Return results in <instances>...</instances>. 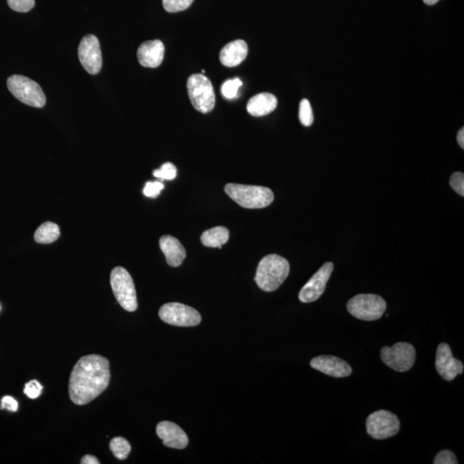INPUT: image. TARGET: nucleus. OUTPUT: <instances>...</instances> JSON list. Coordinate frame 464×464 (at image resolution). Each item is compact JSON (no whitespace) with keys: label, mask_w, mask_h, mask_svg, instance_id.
Returning a JSON list of instances; mask_svg holds the SVG:
<instances>
[{"label":"nucleus","mask_w":464,"mask_h":464,"mask_svg":"<svg viewBox=\"0 0 464 464\" xmlns=\"http://www.w3.org/2000/svg\"><path fill=\"white\" fill-rule=\"evenodd\" d=\"M110 380L106 358L97 354L84 356L77 362L70 378V398L77 405L89 403L108 388Z\"/></svg>","instance_id":"nucleus-1"},{"label":"nucleus","mask_w":464,"mask_h":464,"mask_svg":"<svg viewBox=\"0 0 464 464\" xmlns=\"http://www.w3.org/2000/svg\"><path fill=\"white\" fill-rule=\"evenodd\" d=\"M290 273V264L287 259L276 254L269 255L260 262L255 281L260 289L274 291L287 280Z\"/></svg>","instance_id":"nucleus-2"},{"label":"nucleus","mask_w":464,"mask_h":464,"mask_svg":"<svg viewBox=\"0 0 464 464\" xmlns=\"http://www.w3.org/2000/svg\"><path fill=\"white\" fill-rule=\"evenodd\" d=\"M224 191L231 199L244 209H264L274 200L273 191L261 186L228 184Z\"/></svg>","instance_id":"nucleus-3"},{"label":"nucleus","mask_w":464,"mask_h":464,"mask_svg":"<svg viewBox=\"0 0 464 464\" xmlns=\"http://www.w3.org/2000/svg\"><path fill=\"white\" fill-rule=\"evenodd\" d=\"M188 93L193 108L202 114H207L215 106V93L209 77L193 75L188 77Z\"/></svg>","instance_id":"nucleus-4"},{"label":"nucleus","mask_w":464,"mask_h":464,"mask_svg":"<svg viewBox=\"0 0 464 464\" xmlns=\"http://www.w3.org/2000/svg\"><path fill=\"white\" fill-rule=\"evenodd\" d=\"M10 93L23 104L34 108H42L46 104L44 90L37 82L26 76L12 75L7 79Z\"/></svg>","instance_id":"nucleus-5"},{"label":"nucleus","mask_w":464,"mask_h":464,"mask_svg":"<svg viewBox=\"0 0 464 464\" xmlns=\"http://www.w3.org/2000/svg\"><path fill=\"white\" fill-rule=\"evenodd\" d=\"M347 311L354 318L371 322L380 319L386 311V302L375 294H358L348 301Z\"/></svg>","instance_id":"nucleus-6"},{"label":"nucleus","mask_w":464,"mask_h":464,"mask_svg":"<svg viewBox=\"0 0 464 464\" xmlns=\"http://www.w3.org/2000/svg\"><path fill=\"white\" fill-rule=\"evenodd\" d=\"M110 284L116 300L126 311L133 312L138 308L137 295L133 278L125 269L122 267L112 270Z\"/></svg>","instance_id":"nucleus-7"},{"label":"nucleus","mask_w":464,"mask_h":464,"mask_svg":"<svg viewBox=\"0 0 464 464\" xmlns=\"http://www.w3.org/2000/svg\"><path fill=\"white\" fill-rule=\"evenodd\" d=\"M382 361L387 367L399 372L409 371L416 360V348L407 342H398L392 347H384L381 350Z\"/></svg>","instance_id":"nucleus-8"},{"label":"nucleus","mask_w":464,"mask_h":464,"mask_svg":"<svg viewBox=\"0 0 464 464\" xmlns=\"http://www.w3.org/2000/svg\"><path fill=\"white\" fill-rule=\"evenodd\" d=\"M367 432L371 438L382 441L393 437L400 431V420L395 414L387 410H378L368 416Z\"/></svg>","instance_id":"nucleus-9"},{"label":"nucleus","mask_w":464,"mask_h":464,"mask_svg":"<svg viewBox=\"0 0 464 464\" xmlns=\"http://www.w3.org/2000/svg\"><path fill=\"white\" fill-rule=\"evenodd\" d=\"M160 318L168 325L178 327H195L202 322L196 309L180 303H168L160 309Z\"/></svg>","instance_id":"nucleus-10"},{"label":"nucleus","mask_w":464,"mask_h":464,"mask_svg":"<svg viewBox=\"0 0 464 464\" xmlns=\"http://www.w3.org/2000/svg\"><path fill=\"white\" fill-rule=\"evenodd\" d=\"M77 51H79L77 54H79V61L88 73L96 75L100 72L103 59H102L99 41L96 36L87 35L84 37L80 41Z\"/></svg>","instance_id":"nucleus-11"},{"label":"nucleus","mask_w":464,"mask_h":464,"mask_svg":"<svg viewBox=\"0 0 464 464\" xmlns=\"http://www.w3.org/2000/svg\"><path fill=\"white\" fill-rule=\"evenodd\" d=\"M334 270L332 262H326L311 279L302 288L298 298L302 303H311L318 300L326 289L330 276Z\"/></svg>","instance_id":"nucleus-12"},{"label":"nucleus","mask_w":464,"mask_h":464,"mask_svg":"<svg viewBox=\"0 0 464 464\" xmlns=\"http://www.w3.org/2000/svg\"><path fill=\"white\" fill-rule=\"evenodd\" d=\"M436 370L446 381L454 380L456 376L463 374V364L453 357L451 347L446 343L439 344L436 353Z\"/></svg>","instance_id":"nucleus-13"},{"label":"nucleus","mask_w":464,"mask_h":464,"mask_svg":"<svg viewBox=\"0 0 464 464\" xmlns=\"http://www.w3.org/2000/svg\"><path fill=\"white\" fill-rule=\"evenodd\" d=\"M311 367L316 371L336 378L349 377L353 372L347 362L331 355H322L312 358Z\"/></svg>","instance_id":"nucleus-14"},{"label":"nucleus","mask_w":464,"mask_h":464,"mask_svg":"<svg viewBox=\"0 0 464 464\" xmlns=\"http://www.w3.org/2000/svg\"><path fill=\"white\" fill-rule=\"evenodd\" d=\"M156 431L158 437L168 448L182 450L188 445V438L185 432L171 421H162L157 425Z\"/></svg>","instance_id":"nucleus-15"},{"label":"nucleus","mask_w":464,"mask_h":464,"mask_svg":"<svg viewBox=\"0 0 464 464\" xmlns=\"http://www.w3.org/2000/svg\"><path fill=\"white\" fill-rule=\"evenodd\" d=\"M137 56L144 68H158L164 61V45L160 40L147 41L139 46Z\"/></svg>","instance_id":"nucleus-16"},{"label":"nucleus","mask_w":464,"mask_h":464,"mask_svg":"<svg viewBox=\"0 0 464 464\" xmlns=\"http://www.w3.org/2000/svg\"><path fill=\"white\" fill-rule=\"evenodd\" d=\"M160 245L168 265L177 268L182 265L186 258V251L178 239L172 235H163Z\"/></svg>","instance_id":"nucleus-17"},{"label":"nucleus","mask_w":464,"mask_h":464,"mask_svg":"<svg viewBox=\"0 0 464 464\" xmlns=\"http://www.w3.org/2000/svg\"><path fill=\"white\" fill-rule=\"evenodd\" d=\"M248 55V45L244 40H235L226 44L220 52L221 63L228 68L240 65Z\"/></svg>","instance_id":"nucleus-18"},{"label":"nucleus","mask_w":464,"mask_h":464,"mask_svg":"<svg viewBox=\"0 0 464 464\" xmlns=\"http://www.w3.org/2000/svg\"><path fill=\"white\" fill-rule=\"evenodd\" d=\"M277 104V98L274 95L268 93H260L249 99L247 110L249 115L261 117L276 110Z\"/></svg>","instance_id":"nucleus-19"},{"label":"nucleus","mask_w":464,"mask_h":464,"mask_svg":"<svg viewBox=\"0 0 464 464\" xmlns=\"http://www.w3.org/2000/svg\"><path fill=\"white\" fill-rule=\"evenodd\" d=\"M229 238L230 232L227 228L217 226L204 231L200 241L206 247L222 249V246L226 244Z\"/></svg>","instance_id":"nucleus-20"},{"label":"nucleus","mask_w":464,"mask_h":464,"mask_svg":"<svg viewBox=\"0 0 464 464\" xmlns=\"http://www.w3.org/2000/svg\"><path fill=\"white\" fill-rule=\"evenodd\" d=\"M59 235H61V230L57 224L46 222L35 232L34 238L38 244H48L57 240Z\"/></svg>","instance_id":"nucleus-21"},{"label":"nucleus","mask_w":464,"mask_h":464,"mask_svg":"<svg viewBox=\"0 0 464 464\" xmlns=\"http://www.w3.org/2000/svg\"><path fill=\"white\" fill-rule=\"evenodd\" d=\"M110 448L116 458L125 460L131 452V445L124 438L116 437L112 439Z\"/></svg>","instance_id":"nucleus-22"},{"label":"nucleus","mask_w":464,"mask_h":464,"mask_svg":"<svg viewBox=\"0 0 464 464\" xmlns=\"http://www.w3.org/2000/svg\"><path fill=\"white\" fill-rule=\"evenodd\" d=\"M177 175V167L171 163L164 164L160 168L153 171L154 177L161 180H174Z\"/></svg>","instance_id":"nucleus-23"},{"label":"nucleus","mask_w":464,"mask_h":464,"mask_svg":"<svg viewBox=\"0 0 464 464\" xmlns=\"http://www.w3.org/2000/svg\"><path fill=\"white\" fill-rule=\"evenodd\" d=\"M242 86V82L239 79H233L226 81L223 84L221 91H222L223 96L227 99H233L238 96L239 88Z\"/></svg>","instance_id":"nucleus-24"},{"label":"nucleus","mask_w":464,"mask_h":464,"mask_svg":"<svg viewBox=\"0 0 464 464\" xmlns=\"http://www.w3.org/2000/svg\"><path fill=\"white\" fill-rule=\"evenodd\" d=\"M193 0H163L164 8L171 13L182 12L192 5Z\"/></svg>","instance_id":"nucleus-25"},{"label":"nucleus","mask_w":464,"mask_h":464,"mask_svg":"<svg viewBox=\"0 0 464 464\" xmlns=\"http://www.w3.org/2000/svg\"><path fill=\"white\" fill-rule=\"evenodd\" d=\"M300 119L302 124L304 126H311L313 122H314V115H313L311 105L307 99L301 101L300 105Z\"/></svg>","instance_id":"nucleus-26"},{"label":"nucleus","mask_w":464,"mask_h":464,"mask_svg":"<svg viewBox=\"0 0 464 464\" xmlns=\"http://www.w3.org/2000/svg\"><path fill=\"white\" fill-rule=\"evenodd\" d=\"M10 9L17 12H28L35 6V0H7Z\"/></svg>","instance_id":"nucleus-27"},{"label":"nucleus","mask_w":464,"mask_h":464,"mask_svg":"<svg viewBox=\"0 0 464 464\" xmlns=\"http://www.w3.org/2000/svg\"><path fill=\"white\" fill-rule=\"evenodd\" d=\"M164 185L163 182H146L145 188H144V195L146 197H150V198H156L158 195H160L162 191H163Z\"/></svg>","instance_id":"nucleus-28"},{"label":"nucleus","mask_w":464,"mask_h":464,"mask_svg":"<svg viewBox=\"0 0 464 464\" xmlns=\"http://www.w3.org/2000/svg\"><path fill=\"white\" fill-rule=\"evenodd\" d=\"M434 464H458V459H456V456L451 451H449V450H444V451H441V452H438L437 456H435Z\"/></svg>","instance_id":"nucleus-29"},{"label":"nucleus","mask_w":464,"mask_h":464,"mask_svg":"<svg viewBox=\"0 0 464 464\" xmlns=\"http://www.w3.org/2000/svg\"><path fill=\"white\" fill-rule=\"evenodd\" d=\"M450 185L453 191L464 196V175L462 172H456L450 179Z\"/></svg>","instance_id":"nucleus-30"},{"label":"nucleus","mask_w":464,"mask_h":464,"mask_svg":"<svg viewBox=\"0 0 464 464\" xmlns=\"http://www.w3.org/2000/svg\"><path fill=\"white\" fill-rule=\"evenodd\" d=\"M42 385L37 380L27 383L24 387V394L30 399H37L41 396Z\"/></svg>","instance_id":"nucleus-31"},{"label":"nucleus","mask_w":464,"mask_h":464,"mask_svg":"<svg viewBox=\"0 0 464 464\" xmlns=\"http://www.w3.org/2000/svg\"><path fill=\"white\" fill-rule=\"evenodd\" d=\"M0 409L10 411V412H17V409H19V403H17L13 397L5 396L1 400V407H0Z\"/></svg>","instance_id":"nucleus-32"},{"label":"nucleus","mask_w":464,"mask_h":464,"mask_svg":"<svg viewBox=\"0 0 464 464\" xmlns=\"http://www.w3.org/2000/svg\"><path fill=\"white\" fill-rule=\"evenodd\" d=\"M81 463L82 464H99L100 462L98 461V459L96 456L93 455H86L84 456L82 459H81Z\"/></svg>","instance_id":"nucleus-33"},{"label":"nucleus","mask_w":464,"mask_h":464,"mask_svg":"<svg viewBox=\"0 0 464 464\" xmlns=\"http://www.w3.org/2000/svg\"><path fill=\"white\" fill-rule=\"evenodd\" d=\"M456 139H458V145L461 147L462 149L464 148V128L459 130L458 136H456Z\"/></svg>","instance_id":"nucleus-34"},{"label":"nucleus","mask_w":464,"mask_h":464,"mask_svg":"<svg viewBox=\"0 0 464 464\" xmlns=\"http://www.w3.org/2000/svg\"><path fill=\"white\" fill-rule=\"evenodd\" d=\"M425 3H427L428 6H434L435 3H437L439 0H423Z\"/></svg>","instance_id":"nucleus-35"},{"label":"nucleus","mask_w":464,"mask_h":464,"mask_svg":"<svg viewBox=\"0 0 464 464\" xmlns=\"http://www.w3.org/2000/svg\"><path fill=\"white\" fill-rule=\"evenodd\" d=\"M202 75H204V73L206 72H205V70H202Z\"/></svg>","instance_id":"nucleus-36"}]
</instances>
